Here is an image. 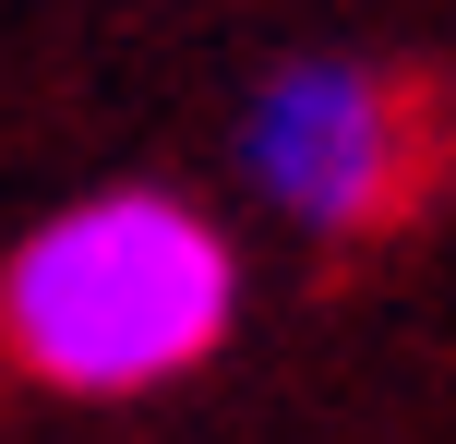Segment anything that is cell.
Masks as SVG:
<instances>
[{
    "label": "cell",
    "mask_w": 456,
    "mask_h": 444,
    "mask_svg": "<svg viewBox=\"0 0 456 444\" xmlns=\"http://www.w3.org/2000/svg\"><path fill=\"white\" fill-rule=\"evenodd\" d=\"M252 264L192 192L109 181L48 205L0 264V349L48 397H157L240 336Z\"/></svg>",
    "instance_id": "6da1fadb"
},
{
    "label": "cell",
    "mask_w": 456,
    "mask_h": 444,
    "mask_svg": "<svg viewBox=\"0 0 456 444\" xmlns=\"http://www.w3.org/2000/svg\"><path fill=\"white\" fill-rule=\"evenodd\" d=\"M240 192L300 240H361L420 192V109L396 72L300 48L240 96Z\"/></svg>",
    "instance_id": "7a4b0ae2"
}]
</instances>
